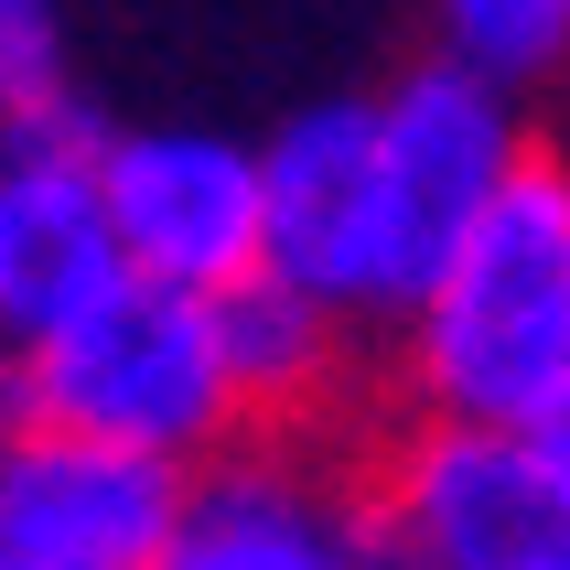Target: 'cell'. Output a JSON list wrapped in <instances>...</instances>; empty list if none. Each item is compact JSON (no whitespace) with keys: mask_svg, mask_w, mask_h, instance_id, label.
Instances as JSON below:
<instances>
[{"mask_svg":"<svg viewBox=\"0 0 570 570\" xmlns=\"http://www.w3.org/2000/svg\"><path fill=\"white\" fill-rule=\"evenodd\" d=\"M377 484L313 463L302 442H226L216 463H194L184 528L161 549V570H377Z\"/></svg>","mask_w":570,"mask_h":570,"instance_id":"8","label":"cell"},{"mask_svg":"<svg viewBox=\"0 0 570 570\" xmlns=\"http://www.w3.org/2000/svg\"><path fill=\"white\" fill-rule=\"evenodd\" d=\"M216 334H226V377H237L248 431H302L345 377V313L313 302L302 281H281V269L216 291Z\"/></svg>","mask_w":570,"mask_h":570,"instance_id":"10","label":"cell"},{"mask_svg":"<svg viewBox=\"0 0 570 570\" xmlns=\"http://www.w3.org/2000/svg\"><path fill=\"white\" fill-rule=\"evenodd\" d=\"M269 173V269L355 323V248L377 194V97H313L258 140Z\"/></svg>","mask_w":570,"mask_h":570,"instance_id":"9","label":"cell"},{"mask_svg":"<svg viewBox=\"0 0 570 570\" xmlns=\"http://www.w3.org/2000/svg\"><path fill=\"white\" fill-rule=\"evenodd\" d=\"M377 570H410V560H377Z\"/></svg>","mask_w":570,"mask_h":570,"instance_id":"15","label":"cell"},{"mask_svg":"<svg viewBox=\"0 0 570 570\" xmlns=\"http://www.w3.org/2000/svg\"><path fill=\"white\" fill-rule=\"evenodd\" d=\"M549 442H560V463H570V410H560V420H549Z\"/></svg>","mask_w":570,"mask_h":570,"instance_id":"13","label":"cell"},{"mask_svg":"<svg viewBox=\"0 0 570 570\" xmlns=\"http://www.w3.org/2000/svg\"><path fill=\"white\" fill-rule=\"evenodd\" d=\"M377 528L410 570H570V463L549 431L420 420L377 474Z\"/></svg>","mask_w":570,"mask_h":570,"instance_id":"4","label":"cell"},{"mask_svg":"<svg viewBox=\"0 0 570 570\" xmlns=\"http://www.w3.org/2000/svg\"><path fill=\"white\" fill-rule=\"evenodd\" d=\"M442 22V55L484 65L495 87H528L539 65L570 55V0H431Z\"/></svg>","mask_w":570,"mask_h":570,"instance_id":"11","label":"cell"},{"mask_svg":"<svg viewBox=\"0 0 570 570\" xmlns=\"http://www.w3.org/2000/svg\"><path fill=\"white\" fill-rule=\"evenodd\" d=\"M11 420L43 431H87V442H129L161 463H216L248 410L226 377V334L205 291H161V281H119L87 323H65L55 345L11 355Z\"/></svg>","mask_w":570,"mask_h":570,"instance_id":"2","label":"cell"},{"mask_svg":"<svg viewBox=\"0 0 570 570\" xmlns=\"http://www.w3.org/2000/svg\"><path fill=\"white\" fill-rule=\"evenodd\" d=\"M97 151L108 129L87 108H43L0 129V355L55 345L65 323H87L129 281Z\"/></svg>","mask_w":570,"mask_h":570,"instance_id":"5","label":"cell"},{"mask_svg":"<svg viewBox=\"0 0 570 570\" xmlns=\"http://www.w3.org/2000/svg\"><path fill=\"white\" fill-rule=\"evenodd\" d=\"M108 216H119L129 281L161 291H237L269 269V173L226 129H119L108 151Z\"/></svg>","mask_w":570,"mask_h":570,"instance_id":"7","label":"cell"},{"mask_svg":"<svg viewBox=\"0 0 570 570\" xmlns=\"http://www.w3.org/2000/svg\"><path fill=\"white\" fill-rule=\"evenodd\" d=\"M43 108H76V87H65V11L55 0H0V129L43 119Z\"/></svg>","mask_w":570,"mask_h":570,"instance_id":"12","label":"cell"},{"mask_svg":"<svg viewBox=\"0 0 570 570\" xmlns=\"http://www.w3.org/2000/svg\"><path fill=\"white\" fill-rule=\"evenodd\" d=\"M184 495H194V463L11 420V452H0V560L11 570H161V549L184 528Z\"/></svg>","mask_w":570,"mask_h":570,"instance_id":"6","label":"cell"},{"mask_svg":"<svg viewBox=\"0 0 570 570\" xmlns=\"http://www.w3.org/2000/svg\"><path fill=\"white\" fill-rule=\"evenodd\" d=\"M0 570H11V560H0Z\"/></svg>","mask_w":570,"mask_h":570,"instance_id":"16","label":"cell"},{"mask_svg":"<svg viewBox=\"0 0 570 570\" xmlns=\"http://www.w3.org/2000/svg\"><path fill=\"white\" fill-rule=\"evenodd\" d=\"M528 173L517 87H495L463 55H420L399 87H377V194L355 248V323H399L442 281L484 205Z\"/></svg>","mask_w":570,"mask_h":570,"instance_id":"3","label":"cell"},{"mask_svg":"<svg viewBox=\"0 0 570 570\" xmlns=\"http://www.w3.org/2000/svg\"><path fill=\"white\" fill-rule=\"evenodd\" d=\"M399 387L420 420L549 431L570 410V173L528 151L442 281L399 313Z\"/></svg>","mask_w":570,"mask_h":570,"instance_id":"1","label":"cell"},{"mask_svg":"<svg viewBox=\"0 0 570 570\" xmlns=\"http://www.w3.org/2000/svg\"><path fill=\"white\" fill-rule=\"evenodd\" d=\"M0 452H11V399H0Z\"/></svg>","mask_w":570,"mask_h":570,"instance_id":"14","label":"cell"}]
</instances>
